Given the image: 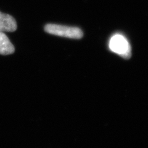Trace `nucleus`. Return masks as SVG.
I'll list each match as a JSON object with an SVG mask.
<instances>
[{
  "label": "nucleus",
  "mask_w": 148,
  "mask_h": 148,
  "mask_svg": "<svg viewBox=\"0 0 148 148\" xmlns=\"http://www.w3.org/2000/svg\"><path fill=\"white\" fill-rule=\"evenodd\" d=\"M17 27L16 21L13 17L0 12V32H14Z\"/></svg>",
  "instance_id": "7ed1b4c3"
},
{
  "label": "nucleus",
  "mask_w": 148,
  "mask_h": 148,
  "mask_svg": "<svg viewBox=\"0 0 148 148\" xmlns=\"http://www.w3.org/2000/svg\"><path fill=\"white\" fill-rule=\"evenodd\" d=\"M109 48L111 51L125 59L131 57V47L124 36L116 34L110 38Z\"/></svg>",
  "instance_id": "f03ea898"
},
{
  "label": "nucleus",
  "mask_w": 148,
  "mask_h": 148,
  "mask_svg": "<svg viewBox=\"0 0 148 148\" xmlns=\"http://www.w3.org/2000/svg\"><path fill=\"white\" fill-rule=\"evenodd\" d=\"M14 46L4 32H0V54L9 55L14 53Z\"/></svg>",
  "instance_id": "20e7f679"
},
{
  "label": "nucleus",
  "mask_w": 148,
  "mask_h": 148,
  "mask_svg": "<svg viewBox=\"0 0 148 148\" xmlns=\"http://www.w3.org/2000/svg\"><path fill=\"white\" fill-rule=\"evenodd\" d=\"M46 32L59 36L74 39L82 38L83 34L82 30L75 27H69L54 24H48L45 27Z\"/></svg>",
  "instance_id": "f257e3e1"
}]
</instances>
